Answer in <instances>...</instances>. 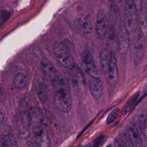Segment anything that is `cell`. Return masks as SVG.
Here are the masks:
<instances>
[{"instance_id": "obj_1", "label": "cell", "mask_w": 147, "mask_h": 147, "mask_svg": "<svg viewBox=\"0 0 147 147\" xmlns=\"http://www.w3.org/2000/svg\"><path fill=\"white\" fill-rule=\"evenodd\" d=\"M53 99L56 107L61 111L67 113L72 109L71 90L65 78L56 75L52 81Z\"/></svg>"}, {"instance_id": "obj_2", "label": "cell", "mask_w": 147, "mask_h": 147, "mask_svg": "<svg viewBox=\"0 0 147 147\" xmlns=\"http://www.w3.org/2000/svg\"><path fill=\"white\" fill-rule=\"evenodd\" d=\"M65 79L74 95H82L85 90L86 82L84 74L78 65L74 63L65 71Z\"/></svg>"}, {"instance_id": "obj_3", "label": "cell", "mask_w": 147, "mask_h": 147, "mask_svg": "<svg viewBox=\"0 0 147 147\" xmlns=\"http://www.w3.org/2000/svg\"><path fill=\"white\" fill-rule=\"evenodd\" d=\"M137 24V9L131 0H127L125 5V26L129 32H134Z\"/></svg>"}, {"instance_id": "obj_4", "label": "cell", "mask_w": 147, "mask_h": 147, "mask_svg": "<svg viewBox=\"0 0 147 147\" xmlns=\"http://www.w3.org/2000/svg\"><path fill=\"white\" fill-rule=\"evenodd\" d=\"M57 62L64 68H68L74 64V58L68 49L62 44H56L53 49Z\"/></svg>"}, {"instance_id": "obj_5", "label": "cell", "mask_w": 147, "mask_h": 147, "mask_svg": "<svg viewBox=\"0 0 147 147\" xmlns=\"http://www.w3.org/2000/svg\"><path fill=\"white\" fill-rule=\"evenodd\" d=\"M145 48L144 42L141 35H137L133 39L131 44L130 57L131 60L135 64H138L144 55Z\"/></svg>"}, {"instance_id": "obj_6", "label": "cell", "mask_w": 147, "mask_h": 147, "mask_svg": "<svg viewBox=\"0 0 147 147\" xmlns=\"http://www.w3.org/2000/svg\"><path fill=\"white\" fill-rule=\"evenodd\" d=\"M107 83L111 87H114L118 82V71L116 55L112 51L110 62L106 71L103 73Z\"/></svg>"}, {"instance_id": "obj_7", "label": "cell", "mask_w": 147, "mask_h": 147, "mask_svg": "<svg viewBox=\"0 0 147 147\" xmlns=\"http://www.w3.org/2000/svg\"><path fill=\"white\" fill-rule=\"evenodd\" d=\"M82 61L87 74L92 78H100V72L96 67L90 52L87 49L83 52Z\"/></svg>"}, {"instance_id": "obj_8", "label": "cell", "mask_w": 147, "mask_h": 147, "mask_svg": "<svg viewBox=\"0 0 147 147\" xmlns=\"http://www.w3.org/2000/svg\"><path fill=\"white\" fill-rule=\"evenodd\" d=\"M130 45V33L124 25H121L118 32V49L119 53L123 55L127 53Z\"/></svg>"}, {"instance_id": "obj_9", "label": "cell", "mask_w": 147, "mask_h": 147, "mask_svg": "<svg viewBox=\"0 0 147 147\" xmlns=\"http://www.w3.org/2000/svg\"><path fill=\"white\" fill-rule=\"evenodd\" d=\"M32 134L35 143L40 146H49V140L47 130L41 123H36L32 128Z\"/></svg>"}, {"instance_id": "obj_10", "label": "cell", "mask_w": 147, "mask_h": 147, "mask_svg": "<svg viewBox=\"0 0 147 147\" xmlns=\"http://www.w3.org/2000/svg\"><path fill=\"white\" fill-rule=\"evenodd\" d=\"M107 17L106 12L103 10H100L97 14L95 21V32L97 37L103 40L107 31Z\"/></svg>"}, {"instance_id": "obj_11", "label": "cell", "mask_w": 147, "mask_h": 147, "mask_svg": "<svg viewBox=\"0 0 147 147\" xmlns=\"http://www.w3.org/2000/svg\"><path fill=\"white\" fill-rule=\"evenodd\" d=\"M89 90L92 98L99 99L103 94V84L100 78H92L89 80Z\"/></svg>"}, {"instance_id": "obj_12", "label": "cell", "mask_w": 147, "mask_h": 147, "mask_svg": "<svg viewBox=\"0 0 147 147\" xmlns=\"http://www.w3.org/2000/svg\"><path fill=\"white\" fill-rule=\"evenodd\" d=\"M127 134L131 146H140L142 145V141L139 134L138 129L135 123L131 122L129 124Z\"/></svg>"}, {"instance_id": "obj_13", "label": "cell", "mask_w": 147, "mask_h": 147, "mask_svg": "<svg viewBox=\"0 0 147 147\" xmlns=\"http://www.w3.org/2000/svg\"><path fill=\"white\" fill-rule=\"evenodd\" d=\"M111 52L112 51L110 50L107 47H103L100 50L99 55L100 64L102 71L103 73L106 71L107 66L110 62Z\"/></svg>"}, {"instance_id": "obj_14", "label": "cell", "mask_w": 147, "mask_h": 147, "mask_svg": "<svg viewBox=\"0 0 147 147\" xmlns=\"http://www.w3.org/2000/svg\"><path fill=\"white\" fill-rule=\"evenodd\" d=\"M41 65L44 75L48 79H49L52 81L54 77L56 75L55 74V68L50 61L45 57H43L41 60Z\"/></svg>"}, {"instance_id": "obj_15", "label": "cell", "mask_w": 147, "mask_h": 147, "mask_svg": "<svg viewBox=\"0 0 147 147\" xmlns=\"http://www.w3.org/2000/svg\"><path fill=\"white\" fill-rule=\"evenodd\" d=\"M78 25L81 30L85 33H90L92 31V24L90 19L84 16H80L78 20Z\"/></svg>"}, {"instance_id": "obj_16", "label": "cell", "mask_w": 147, "mask_h": 147, "mask_svg": "<svg viewBox=\"0 0 147 147\" xmlns=\"http://www.w3.org/2000/svg\"><path fill=\"white\" fill-rule=\"evenodd\" d=\"M28 84V76L24 73H20L17 74L14 79V84L17 88H24L27 87Z\"/></svg>"}, {"instance_id": "obj_17", "label": "cell", "mask_w": 147, "mask_h": 147, "mask_svg": "<svg viewBox=\"0 0 147 147\" xmlns=\"http://www.w3.org/2000/svg\"><path fill=\"white\" fill-rule=\"evenodd\" d=\"M29 127V122L28 114L24 110L21 115V127L20 131L22 134L24 135L25 133L28 131Z\"/></svg>"}, {"instance_id": "obj_18", "label": "cell", "mask_w": 147, "mask_h": 147, "mask_svg": "<svg viewBox=\"0 0 147 147\" xmlns=\"http://www.w3.org/2000/svg\"><path fill=\"white\" fill-rule=\"evenodd\" d=\"M37 95L42 102H45L48 99V91L46 85L44 83H41L39 84L37 88Z\"/></svg>"}, {"instance_id": "obj_19", "label": "cell", "mask_w": 147, "mask_h": 147, "mask_svg": "<svg viewBox=\"0 0 147 147\" xmlns=\"http://www.w3.org/2000/svg\"><path fill=\"white\" fill-rule=\"evenodd\" d=\"M140 31L144 37H147V11H144L140 20Z\"/></svg>"}, {"instance_id": "obj_20", "label": "cell", "mask_w": 147, "mask_h": 147, "mask_svg": "<svg viewBox=\"0 0 147 147\" xmlns=\"http://www.w3.org/2000/svg\"><path fill=\"white\" fill-rule=\"evenodd\" d=\"M138 96H139V92H137V93L134 94L129 99V100L127 101V102L125 105L124 109H123V112H124L125 114H127L132 110V109L134 107V106L136 104V102L137 100Z\"/></svg>"}, {"instance_id": "obj_21", "label": "cell", "mask_w": 147, "mask_h": 147, "mask_svg": "<svg viewBox=\"0 0 147 147\" xmlns=\"http://www.w3.org/2000/svg\"><path fill=\"white\" fill-rule=\"evenodd\" d=\"M120 113V110L119 108H116L114 109L108 115L106 119V123L110 124L112 123L119 115Z\"/></svg>"}, {"instance_id": "obj_22", "label": "cell", "mask_w": 147, "mask_h": 147, "mask_svg": "<svg viewBox=\"0 0 147 147\" xmlns=\"http://www.w3.org/2000/svg\"><path fill=\"white\" fill-rule=\"evenodd\" d=\"M103 138H104V136L103 135H100L99 137H98L97 138H96L95 140L94 141V146H99L101 144V142L102 141Z\"/></svg>"}, {"instance_id": "obj_23", "label": "cell", "mask_w": 147, "mask_h": 147, "mask_svg": "<svg viewBox=\"0 0 147 147\" xmlns=\"http://www.w3.org/2000/svg\"><path fill=\"white\" fill-rule=\"evenodd\" d=\"M134 4L135 5L137 10H140L142 6V0H131Z\"/></svg>"}, {"instance_id": "obj_24", "label": "cell", "mask_w": 147, "mask_h": 147, "mask_svg": "<svg viewBox=\"0 0 147 147\" xmlns=\"http://www.w3.org/2000/svg\"><path fill=\"white\" fill-rule=\"evenodd\" d=\"M4 118H5V112L2 109H0V125H1L3 123Z\"/></svg>"}, {"instance_id": "obj_25", "label": "cell", "mask_w": 147, "mask_h": 147, "mask_svg": "<svg viewBox=\"0 0 147 147\" xmlns=\"http://www.w3.org/2000/svg\"><path fill=\"white\" fill-rule=\"evenodd\" d=\"M144 135L145 139L147 140V117L145 120L144 122Z\"/></svg>"}, {"instance_id": "obj_26", "label": "cell", "mask_w": 147, "mask_h": 147, "mask_svg": "<svg viewBox=\"0 0 147 147\" xmlns=\"http://www.w3.org/2000/svg\"><path fill=\"white\" fill-rule=\"evenodd\" d=\"M143 90L145 91H147V81L144 84V86H143Z\"/></svg>"}, {"instance_id": "obj_27", "label": "cell", "mask_w": 147, "mask_h": 147, "mask_svg": "<svg viewBox=\"0 0 147 147\" xmlns=\"http://www.w3.org/2000/svg\"><path fill=\"white\" fill-rule=\"evenodd\" d=\"M110 1L115 3H119L121 0H110Z\"/></svg>"}, {"instance_id": "obj_28", "label": "cell", "mask_w": 147, "mask_h": 147, "mask_svg": "<svg viewBox=\"0 0 147 147\" xmlns=\"http://www.w3.org/2000/svg\"><path fill=\"white\" fill-rule=\"evenodd\" d=\"M0 90H1V88H0Z\"/></svg>"}]
</instances>
